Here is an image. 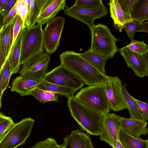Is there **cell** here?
Here are the masks:
<instances>
[{
	"mask_svg": "<svg viewBox=\"0 0 148 148\" xmlns=\"http://www.w3.org/2000/svg\"><path fill=\"white\" fill-rule=\"evenodd\" d=\"M91 43L89 49L108 60L119 51L116 42L119 40L112 34L110 29L102 23L94 25L90 28Z\"/></svg>",
	"mask_w": 148,
	"mask_h": 148,
	"instance_id": "cell-3",
	"label": "cell"
},
{
	"mask_svg": "<svg viewBox=\"0 0 148 148\" xmlns=\"http://www.w3.org/2000/svg\"><path fill=\"white\" fill-rule=\"evenodd\" d=\"M31 93L37 100L43 103L48 101H57L58 100L57 97L56 95L57 94V93L44 90L37 87L32 90Z\"/></svg>",
	"mask_w": 148,
	"mask_h": 148,
	"instance_id": "cell-28",
	"label": "cell"
},
{
	"mask_svg": "<svg viewBox=\"0 0 148 148\" xmlns=\"http://www.w3.org/2000/svg\"><path fill=\"white\" fill-rule=\"evenodd\" d=\"M130 16L132 20L142 22L148 20V0H137Z\"/></svg>",
	"mask_w": 148,
	"mask_h": 148,
	"instance_id": "cell-26",
	"label": "cell"
},
{
	"mask_svg": "<svg viewBox=\"0 0 148 148\" xmlns=\"http://www.w3.org/2000/svg\"><path fill=\"white\" fill-rule=\"evenodd\" d=\"M144 59L146 69V76H148V45L145 52L142 54Z\"/></svg>",
	"mask_w": 148,
	"mask_h": 148,
	"instance_id": "cell-41",
	"label": "cell"
},
{
	"mask_svg": "<svg viewBox=\"0 0 148 148\" xmlns=\"http://www.w3.org/2000/svg\"><path fill=\"white\" fill-rule=\"evenodd\" d=\"M34 122L29 117L15 123L0 140V148H17L23 145L32 133Z\"/></svg>",
	"mask_w": 148,
	"mask_h": 148,
	"instance_id": "cell-6",
	"label": "cell"
},
{
	"mask_svg": "<svg viewBox=\"0 0 148 148\" xmlns=\"http://www.w3.org/2000/svg\"><path fill=\"white\" fill-rule=\"evenodd\" d=\"M80 55L103 74L107 75L105 72V64L107 60L100 55L89 49Z\"/></svg>",
	"mask_w": 148,
	"mask_h": 148,
	"instance_id": "cell-23",
	"label": "cell"
},
{
	"mask_svg": "<svg viewBox=\"0 0 148 148\" xmlns=\"http://www.w3.org/2000/svg\"><path fill=\"white\" fill-rule=\"evenodd\" d=\"M65 23L64 17L56 16L47 23L43 30L44 48L46 52L49 54L54 52L59 45Z\"/></svg>",
	"mask_w": 148,
	"mask_h": 148,
	"instance_id": "cell-8",
	"label": "cell"
},
{
	"mask_svg": "<svg viewBox=\"0 0 148 148\" xmlns=\"http://www.w3.org/2000/svg\"><path fill=\"white\" fill-rule=\"evenodd\" d=\"M14 19L15 18L7 25L1 28L0 30V40L2 42L7 60L9 56L12 46Z\"/></svg>",
	"mask_w": 148,
	"mask_h": 148,
	"instance_id": "cell-24",
	"label": "cell"
},
{
	"mask_svg": "<svg viewBox=\"0 0 148 148\" xmlns=\"http://www.w3.org/2000/svg\"><path fill=\"white\" fill-rule=\"evenodd\" d=\"M12 75V71L10 62L8 58L2 68L0 69V108L2 105L1 99L2 95L8 85Z\"/></svg>",
	"mask_w": 148,
	"mask_h": 148,
	"instance_id": "cell-27",
	"label": "cell"
},
{
	"mask_svg": "<svg viewBox=\"0 0 148 148\" xmlns=\"http://www.w3.org/2000/svg\"><path fill=\"white\" fill-rule=\"evenodd\" d=\"M147 121L133 118L123 117L121 124V129L129 135L136 137H140L141 135L148 134Z\"/></svg>",
	"mask_w": 148,
	"mask_h": 148,
	"instance_id": "cell-17",
	"label": "cell"
},
{
	"mask_svg": "<svg viewBox=\"0 0 148 148\" xmlns=\"http://www.w3.org/2000/svg\"><path fill=\"white\" fill-rule=\"evenodd\" d=\"M44 79L52 84L77 90L85 84L77 75L61 65L48 72Z\"/></svg>",
	"mask_w": 148,
	"mask_h": 148,
	"instance_id": "cell-9",
	"label": "cell"
},
{
	"mask_svg": "<svg viewBox=\"0 0 148 148\" xmlns=\"http://www.w3.org/2000/svg\"><path fill=\"white\" fill-rule=\"evenodd\" d=\"M123 117L114 113H108L104 116L99 139L112 148L119 140V134Z\"/></svg>",
	"mask_w": 148,
	"mask_h": 148,
	"instance_id": "cell-11",
	"label": "cell"
},
{
	"mask_svg": "<svg viewBox=\"0 0 148 148\" xmlns=\"http://www.w3.org/2000/svg\"><path fill=\"white\" fill-rule=\"evenodd\" d=\"M134 99L142 113L144 120L148 121V103L141 101L135 98H134Z\"/></svg>",
	"mask_w": 148,
	"mask_h": 148,
	"instance_id": "cell-38",
	"label": "cell"
},
{
	"mask_svg": "<svg viewBox=\"0 0 148 148\" xmlns=\"http://www.w3.org/2000/svg\"><path fill=\"white\" fill-rule=\"evenodd\" d=\"M16 14L21 18L23 22L22 29H24L26 27L25 23L28 13V6L23 0H17L16 3Z\"/></svg>",
	"mask_w": 148,
	"mask_h": 148,
	"instance_id": "cell-31",
	"label": "cell"
},
{
	"mask_svg": "<svg viewBox=\"0 0 148 148\" xmlns=\"http://www.w3.org/2000/svg\"><path fill=\"white\" fill-rule=\"evenodd\" d=\"M7 57L2 41L0 40V69L5 63Z\"/></svg>",
	"mask_w": 148,
	"mask_h": 148,
	"instance_id": "cell-40",
	"label": "cell"
},
{
	"mask_svg": "<svg viewBox=\"0 0 148 148\" xmlns=\"http://www.w3.org/2000/svg\"><path fill=\"white\" fill-rule=\"evenodd\" d=\"M8 0H0V11L3 10L6 6Z\"/></svg>",
	"mask_w": 148,
	"mask_h": 148,
	"instance_id": "cell-42",
	"label": "cell"
},
{
	"mask_svg": "<svg viewBox=\"0 0 148 148\" xmlns=\"http://www.w3.org/2000/svg\"><path fill=\"white\" fill-rule=\"evenodd\" d=\"M60 64L78 76L85 84L88 86L104 84L108 76L100 72L85 59L79 53L67 51L60 56Z\"/></svg>",
	"mask_w": 148,
	"mask_h": 148,
	"instance_id": "cell-1",
	"label": "cell"
},
{
	"mask_svg": "<svg viewBox=\"0 0 148 148\" xmlns=\"http://www.w3.org/2000/svg\"><path fill=\"white\" fill-rule=\"evenodd\" d=\"M126 46L131 50L142 55L145 52L147 47L143 41L134 40L131 41L130 43Z\"/></svg>",
	"mask_w": 148,
	"mask_h": 148,
	"instance_id": "cell-34",
	"label": "cell"
},
{
	"mask_svg": "<svg viewBox=\"0 0 148 148\" xmlns=\"http://www.w3.org/2000/svg\"><path fill=\"white\" fill-rule=\"evenodd\" d=\"M110 109L118 112L126 108L122 93V82L117 76H108L104 84Z\"/></svg>",
	"mask_w": 148,
	"mask_h": 148,
	"instance_id": "cell-12",
	"label": "cell"
},
{
	"mask_svg": "<svg viewBox=\"0 0 148 148\" xmlns=\"http://www.w3.org/2000/svg\"><path fill=\"white\" fill-rule=\"evenodd\" d=\"M67 7L65 0H46L36 20L38 24L42 25L50 21L61 10L65 11Z\"/></svg>",
	"mask_w": 148,
	"mask_h": 148,
	"instance_id": "cell-14",
	"label": "cell"
},
{
	"mask_svg": "<svg viewBox=\"0 0 148 148\" xmlns=\"http://www.w3.org/2000/svg\"><path fill=\"white\" fill-rule=\"evenodd\" d=\"M40 82L21 76L13 80L11 90L18 93L22 97L31 95V91L37 87Z\"/></svg>",
	"mask_w": 148,
	"mask_h": 148,
	"instance_id": "cell-18",
	"label": "cell"
},
{
	"mask_svg": "<svg viewBox=\"0 0 148 148\" xmlns=\"http://www.w3.org/2000/svg\"><path fill=\"white\" fill-rule=\"evenodd\" d=\"M63 148H94L89 135L79 129L64 138Z\"/></svg>",
	"mask_w": 148,
	"mask_h": 148,
	"instance_id": "cell-15",
	"label": "cell"
},
{
	"mask_svg": "<svg viewBox=\"0 0 148 148\" xmlns=\"http://www.w3.org/2000/svg\"><path fill=\"white\" fill-rule=\"evenodd\" d=\"M124 58L127 66L132 69L135 75L139 77L146 76L145 64L142 55L135 52L126 46L119 49Z\"/></svg>",
	"mask_w": 148,
	"mask_h": 148,
	"instance_id": "cell-13",
	"label": "cell"
},
{
	"mask_svg": "<svg viewBox=\"0 0 148 148\" xmlns=\"http://www.w3.org/2000/svg\"><path fill=\"white\" fill-rule=\"evenodd\" d=\"M64 13L86 24L90 28L94 25L95 19L105 16L108 14V11L103 3L94 8H81L73 5L70 8L67 7Z\"/></svg>",
	"mask_w": 148,
	"mask_h": 148,
	"instance_id": "cell-10",
	"label": "cell"
},
{
	"mask_svg": "<svg viewBox=\"0 0 148 148\" xmlns=\"http://www.w3.org/2000/svg\"><path fill=\"white\" fill-rule=\"evenodd\" d=\"M113 148H125L119 141H117L114 145Z\"/></svg>",
	"mask_w": 148,
	"mask_h": 148,
	"instance_id": "cell-43",
	"label": "cell"
},
{
	"mask_svg": "<svg viewBox=\"0 0 148 148\" xmlns=\"http://www.w3.org/2000/svg\"><path fill=\"white\" fill-rule=\"evenodd\" d=\"M108 4L114 25L116 29L121 32L125 24L132 21L133 20L130 15L122 9L118 0H110Z\"/></svg>",
	"mask_w": 148,
	"mask_h": 148,
	"instance_id": "cell-16",
	"label": "cell"
},
{
	"mask_svg": "<svg viewBox=\"0 0 148 148\" xmlns=\"http://www.w3.org/2000/svg\"><path fill=\"white\" fill-rule=\"evenodd\" d=\"M23 24V22L21 18L18 15H16L15 18L14 25L13 39L11 51L18 37V34L22 29Z\"/></svg>",
	"mask_w": 148,
	"mask_h": 148,
	"instance_id": "cell-35",
	"label": "cell"
},
{
	"mask_svg": "<svg viewBox=\"0 0 148 148\" xmlns=\"http://www.w3.org/2000/svg\"><path fill=\"white\" fill-rule=\"evenodd\" d=\"M28 5L29 11L25 21V25L28 29L36 25V20L46 0H23Z\"/></svg>",
	"mask_w": 148,
	"mask_h": 148,
	"instance_id": "cell-19",
	"label": "cell"
},
{
	"mask_svg": "<svg viewBox=\"0 0 148 148\" xmlns=\"http://www.w3.org/2000/svg\"><path fill=\"white\" fill-rule=\"evenodd\" d=\"M64 144L59 145L54 138H48L45 140L38 142L29 148H63Z\"/></svg>",
	"mask_w": 148,
	"mask_h": 148,
	"instance_id": "cell-32",
	"label": "cell"
},
{
	"mask_svg": "<svg viewBox=\"0 0 148 148\" xmlns=\"http://www.w3.org/2000/svg\"><path fill=\"white\" fill-rule=\"evenodd\" d=\"M103 3L101 0H77L73 5L81 8H94Z\"/></svg>",
	"mask_w": 148,
	"mask_h": 148,
	"instance_id": "cell-33",
	"label": "cell"
},
{
	"mask_svg": "<svg viewBox=\"0 0 148 148\" xmlns=\"http://www.w3.org/2000/svg\"><path fill=\"white\" fill-rule=\"evenodd\" d=\"M22 38L21 30L11 50L9 58L11 65L12 74H15L20 71Z\"/></svg>",
	"mask_w": 148,
	"mask_h": 148,
	"instance_id": "cell-22",
	"label": "cell"
},
{
	"mask_svg": "<svg viewBox=\"0 0 148 148\" xmlns=\"http://www.w3.org/2000/svg\"><path fill=\"white\" fill-rule=\"evenodd\" d=\"M17 0H8L7 3L4 9L0 11L2 19L4 18L8 13L12 9Z\"/></svg>",
	"mask_w": 148,
	"mask_h": 148,
	"instance_id": "cell-39",
	"label": "cell"
},
{
	"mask_svg": "<svg viewBox=\"0 0 148 148\" xmlns=\"http://www.w3.org/2000/svg\"><path fill=\"white\" fill-rule=\"evenodd\" d=\"M75 97L85 106L104 116L111 110L104 84L83 88Z\"/></svg>",
	"mask_w": 148,
	"mask_h": 148,
	"instance_id": "cell-4",
	"label": "cell"
},
{
	"mask_svg": "<svg viewBox=\"0 0 148 148\" xmlns=\"http://www.w3.org/2000/svg\"><path fill=\"white\" fill-rule=\"evenodd\" d=\"M16 15L15 4L12 9L5 17L2 19V26L1 28L4 27L8 24L14 19Z\"/></svg>",
	"mask_w": 148,
	"mask_h": 148,
	"instance_id": "cell-37",
	"label": "cell"
},
{
	"mask_svg": "<svg viewBox=\"0 0 148 148\" xmlns=\"http://www.w3.org/2000/svg\"><path fill=\"white\" fill-rule=\"evenodd\" d=\"M15 124L12 118L0 113V140L5 134Z\"/></svg>",
	"mask_w": 148,
	"mask_h": 148,
	"instance_id": "cell-30",
	"label": "cell"
},
{
	"mask_svg": "<svg viewBox=\"0 0 148 148\" xmlns=\"http://www.w3.org/2000/svg\"><path fill=\"white\" fill-rule=\"evenodd\" d=\"M118 1L122 9L130 15L137 0H118Z\"/></svg>",
	"mask_w": 148,
	"mask_h": 148,
	"instance_id": "cell-36",
	"label": "cell"
},
{
	"mask_svg": "<svg viewBox=\"0 0 148 148\" xmlns=\"http://www.w3.org/2000/svg\"><path fill=\"white\" fill-rule=\"evenodd\" d=\"M143 24L145 32L148 33V21L143 22Z\"/></svg>",
	"mask_w": 148,
	"mask_h": 148,
	"instance_id": "cell-44",
	"label": "cell"
},
{
	"mask_svg": "<svg viewBox=\"0 0 148 148\" xmlns=\"http://www.w3.org/2000/svg\"><path fill=\"white\" fill-rule=\"evenodd\" d=\"M67 106L71 115L87 133L99 136L104 115L79 101L74 96L68 98Z\"/></svg>",
	"mask_w": 148,
	"mask_h": 148,
	"instance_id": "cell-2",
	"label": "cell"
},
{
	"mask_svg": "<svg viewBox=\"0 0 148 148\" xmlns=\"http://www.w3.org/2000/svg\"><path fill=\"white\" fill-rule=\"evenodd\" d=\"M50 60L49 54L42 51L31 58L22 65L20 75L40 82L47 73Z\"/></svg>",
	"mask_w": 148,
	"mask_h": 148,
	"instance_id": "cell-7",
	"label": "cell"
},
{
	"mask_svg": "<svg viewBox=\"0 0 148 148\" xmlns=\"http://www.w3.org/2000/svg\"><path fill=\"white\" fill-rule=\"evenodd\" d=\"M119 141L125 148H148V139L130 136L121 128L119 134Z\"/></svg>",
	"mask_w": 148,
	"mask_h": 148,
	"instance_id": "cell-21",
	"label": "cell"
},
{
	"mask_svg": "<svg viewBox=\"0 0 148 148\" xmlns=\"http://www.w3.org/2000/svg\"><path fill=\"white\" fill-rule=\"evenodd\" d=\"M37 87L44 90L55 92L69 98L73 96L77 90L66 87L49 83L43 79L40 82Z\"/></svg>",
	"mask_w": 148,
	"mask_h": 148,
	"instance_id": "cell-25",
	"label": "cell"
},
{
	"mask_svg": "<svg viewBox=\"0 0 148 148\" xmlns=\"http://www.w3.org/2000/svg\"><path fill=\"white\" fill-rule=\"evenodd\" d=\"M22 38L20 62L23 65L27 60L43 51L42 25L22 29Z\"/></svg>",
	"mask_w": 148,
	"mask_h": 148,
	"instance_id": "cell-5",
	"label": "cell"
},
{
	"mask_svg": "<svg viewBox=\"0 0 148 148\" xmlns=\"http://www.w3.org/2000/svg\"><path fill=\"white\" fill-rule=\"evenodd\" d=\"M123 29L126 32L127 36L131 41L134 40V37L135 33L140 32H145L143 22L133 20L127 22L124 25Z\"/></svg>",
	"mask_w": 148,
	"mask_h": 148,
	"instance_id": "cell-29",
	"label": "cell"
},
{
	"mask_svg": "<svg viewBox=\"0 0 148 148\" xmlns=\"http://www.w3.org/2000/svg\"><path fill=\"white\" fill-rule=\"evenodd\" d=\"M127 84H123L122 86V93L127 108L130 114V118L144 120L142 113L138 105L128 92L126 87Z\"/></svg>",
	"mask_w": 148,
	"mask_h": 148,
	"instance_id": "cell-20",
	"label": "cell"
}]
</instances>
